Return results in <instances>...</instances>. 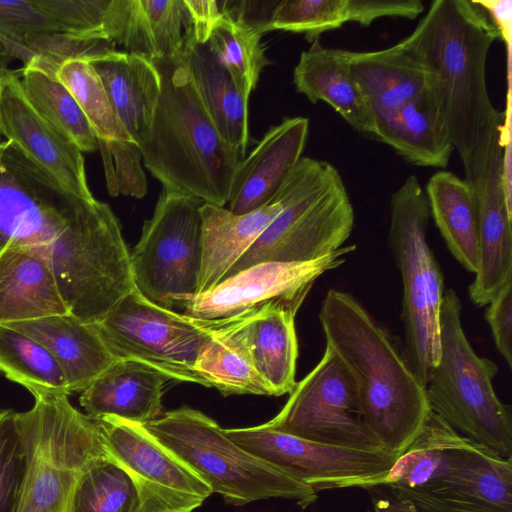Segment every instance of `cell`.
Returning a JSON list of instances; mask_svg holds the SVG:
<instances>
[{"label": "cell", "mask_w": 512, "mask_h": 512, "mask_svg": "<svg viewBox=\"0 0 512 512\" xmlns=\"http://www.w3.org/2000/svg\"><path fill=\"white\" fill-rule=\"evenodd\" d=\"M7 246L41 255L72 305L109 275L116 234L104 203L72 193L7 140L0 142V250Z\"/></svg>", "instance_id": "cell-1"}, {"label": "cell", "mask_w": 512, "mask_h": 512, "mask_svg": "<svg viewBox=\"0 0 512 512\" xmlns=\"http://www.w3.org/2000/svg\"><path fill=\"white\" fill-rule=\"evenodd\" d=\"M499 34L473 0H435L401 44L427 71L435 101L473 188L502 149L504 113L493 105L486 83L488 53Z\"/></svg>", "instance_id": "cell-2"}, {"label": "cell", "mask_w": 512, "mask_h": 512, "mask_svg": "<svg viewBox=\"0 0 512 512\" xmlns=\"http://www.w3.org/2000/svg\"><path fill=\"white\" fill-rule=\"evenodd\" d=\"M319 320L326 346L354 382L368 430L384 451L399 457L431 412L424 385L392 337L350 293L329 289Z\"/></svg>", "instance_id": "cell-3"}, {"label": "cell", "mask_w": 512, "mask_h": 512, "mask_svg": "<svg viewBox=\"0 0 512 512\" xmlns=\"http://www.w3.org/2000/svg\"><path fill=\"white\" fill-rule=\"evenodd\" d=\"M183 57L153 62L161 92L142 162L164 190L224 207L242 157L216 129Z\"/></svg>", "instance_id": "cell-4"}, {"label": "cell", "mask_w": 512, "mask_h": 512, "mask_svg": "<svg viewBox=\"0 0 512 512\" xmlns=\"http://www.w3.org/2000/svg\"><path fill=\"white\" fill-rule=\"evenodd\" d=\"M32 395L33 407L15 413L26 462L18 512H67L81 476L109 458L101 430L69 395Z\"/></svg>", "instance_id": "cell-5"}, {"label": "cell", "mask_w": 512, "mask_h": 512, "mask_svg": "<svg viewBox=\"0 0 512 512\" xmlns=\"http://www.w3.org/2000/svg\"><path fill=\"white\" fill-rule=\"evenodd\" d=\"M461 311L457 293L444 292L439 357L425 385L430 409L460 435L512 459L511 410L497 397L492 383L498 367L470 345Z\"/></svg>", "instance_id": "cell-6"}, {"label": "cell", "mask_w": 512, "mask_h": 512, "mask_svg": "<svg viewBox=\"0 0 512 512\" xmlns=\"http://www.w3.org/2000/svg\"><path fill=\"white\" fill-rule=\"evenodd\" d=\"M143 426L230 504L281 498L304 509L317 500L310 486L238 446L198 410L181 407Z\"/></svg>", "instance_id": "cell-7"}, {"label": "cell", "mask_w": 512, "mask_h": 512, "mask_svg": "<svg viewBox=\"0 0 512 512\" xmlns=\"http://www.w3.org/2000/svg\"><path fill=\"white\" fill-rule=\"evenodd\" d=\"M287 179L282 211L224 279L261 262L312 261L335 252L349 238L354 209L331 163L302 157Z\"/></svg>", "instance_id": "cell-8"}, {"label": "cell", "mask_w": 512, "mask_h": 512, "mask_svg": "<svg viewBox=\"0 0 512 512\" xmlns=\"http://www.w3.org/2000/svg\"><path fill=\"white\" fill-rule=\"evenodd\" d=\"M429 218L426 193L410 175L390 198L388 245L403 285V354L424 387L439 357L444 296L443 274L427 241Z\"/></svg>", "instance_id": "cell-9"}, {"label": "cell", "mask_w": 512, "mask_h": 512, "mask_svg": "<svg viewBox=\"0 0 512 512\" xmlns=\"http://www.w3.org/2000/svg\"><path fill=\"white\" fill-rule=\"evenodd\" d=\"M203 203L194 196L162 189L130 253L135 288L158 306L184 310L197 295Z\"/></svg>", "instance_id": "cell-10"}, {"label": "cell", "mask_w": 512, "mask_h": 512, "mask_svg": "<svg viewBox=\"0 0 512 512\" xmlns=\"http://www.w3.org/2000/svg\"><path fill=\"white\" fill-rule=\"evenodd\" d=\"M94 324L117 360L142 363L168 379L204 385L196 363L213 337L210 320L158 306L134 288Z\"/></svg>", "instance_id": "cell-11"}, {"label": "cell", "mask_w": 512, "mask_h": 512, "mask_svg": "<svg viewBox=\"0 0 512 512\" xmlns=\"http://www.w3.org/2000/svg\"><path fill=\"white\" fill-rule=\"evenodd\" d=\"M264 424L321 444L384 451L364 422L349 372L328 346L317 365L296 383L281 411Z\"/></svg>", "instance_id": "cell-12"}, {"label": "cell", "mask_w": 512, "mask_h": 512, "mask_svg": "<svg viewBox=\"0 0 512 512\" xmlns=\"http://www.w3.org/2000/svg\"><path fill=\"white\" fill-rule=\"evenodd\" d=\"M223 431L250 454L316 492L381 486L398 458L385 451L357 450L308 441L265 424Z\"/></svg>", "instance_id": "cell-13"}, {"label": "cell", "mask_w": 512, "mask_h": 512, "mask_svg": "<svg viewBox=\"0 0 512 512\" xmlns=\"http://www.w3.org/2000/svg\"><path fill=\"white\" fill-rule=\"evenodd\" d=\"M110 460L132 479L139 512H192L210 487L143 425L114 416L95 419Z\"/></svg>", "instance_id": "cell-14"}, {"label": "cell", "mask_w": 512, "mask_h": 512, "mask_svg": "<svg viewBox=\"0 0 512 512\" xmlns=\"http://www.w3.org/2000/svg\"><path fill=\"white\" fill-rule=\"evenodd\" d=\"M388 489L428 512H512V459L466 438L426 485Z\"/></svg>", "instance_id": "cell-15"}, {"label": "cell", "mask_w": 512, "mask_h": 512, "mask_svg": "<svg viewBox=\"0 0 512 512\" xmlns=\"http://www.w3.org/2000/svg\"><path fill=\"white\" fill-rule=\"evenodd\" d=\"M355 245L308 262H261L224 279L207 292L196 295L184 314L200 320L229 319L267 302L310 291L322 274L345 262Z\"/></svg>", "instance_id": "cell-16"}, {"label": "cell", "mask_w": 512, "mask_h": 512, "mask_svg": "<svg viewBox=\"0 0 512 512\" xmlns=\"http://www.w3.org/2000/svg\"><path fill=\"white\" fill-rule=\"evenodd\" d=\"M307 294L273 300L229 319L210 320L213 333L248 359L274 396L290 394L296 385L295 316Z\"/></svg>", "instance_id": "cell-17"}, {"label": "cell", "mask_w": 512, "mask_h": 512, "mask_svg": "<svg viewBox=\"0 0 512 512\" xmlns=\"http://www.w3.org/2000/svg\"><path fill=\"white\" fill-rule=\"evenodd\" d=\"M0 131L63 187L85 199L89 189L83 152L39 115L25 98L16 70H5L0 90Z\"/></svg>", "instance_id": "cell-18"}, {"label": "cell", "mask_w": 512, "mask_h": 512, "mask_svg": "<svg viewBox=\"0 0 512 512\" xmlns=\"http://www.w3.org/2000/svg\"><path fill=\"white\" fill-rule=\"evenodd\" d=\"M105 34L152 62L183 57L197 44L185 0H110Z\"/></svg>", "instance_id": "cell-19"}, {"label": "cell", "mask_w": 512, "mask_h": 512, "mask_svg": "<svg viewBox=\"0 0 512 512\" xmlns=\"http://www.w3.org/2000/svg\"><path fill=\"white\" fill-rule=\"evenodd\" d=\"M308 135L309 119L302 116L285 117L270 127L252 152L240 161L228 210L244 214L271 201L303 157Z\"/></svg>", "instance_id": "cell-20"}, {"label": "cell", "mask_w": 512, "mask_h": 512, "mask_svg": "<svg viewBox=\"0 0 512 512\" xmlns=\"http://www.w3.org/2000/svg\"><path fill=\"white\" fill-rule=\"evenodd\" d=\"M502 149L473 190L478 216L479 264L469 286L470 300L486 306L497 291L512 279V211L504 195L501 173Z\"/></svg>", "instance_id": "cell-21"}, {"label": "cell", "mask_w": 512, "mask_h": 512, "mask_svg": "<svg viewBox=\"0 0 512 512\" xmlns=\"http://www.w3.org/2000/svg\"><path fill=\"white\" fill-rule=\"evenodd\" d=\"M289 192L288 179L264 206L244 214L210 203L200 208L202 262L197 295L218 285L235 263L282 211Z\"/></svg>", "instance_id": "cell-22"}, {"label": "cell", "mask_w": 512, "mask_h": 512, "mask_svg": "<svg viewBox=\"0 0 512 512\" xmlns=\"http://www.w3.org/2000/svg\"><path fill=\"white\" fill-rule=\"evenodd\" d=\"M118 120L139 148L147 140L161 92L156 65L144 56L112 50L89 60Z\"/></svg>", "instance_id": "cell-23"}, {"label": "cell", "mask_w": 512, "mask_h": 512, "mask_svg": "<svg viewBox=\"0 0 512 512\" xmlns=\"http://www.w3.org/2000/svg\"><path fill=\"white\" fill-rule=\"evenodd\" d=\"M45 346L59 363L70 393L84 391L117 359L94 323L72 314L6 324Z\"/></svg>", "instance_id": "cell-24"}, {"label": "cell", "mask_w": 512, "mask_h": 512, "mask_svg": "<svg viewBox=\"0 0 512 512\" xmlns=\"http://www.w3.org/2000/svg\"><path fill=\"white\" fill-rule=\"evenodd\" d=\"M70 314L48 262L23 246L0 250V325Z\"/></svg>", "instance_id": "cell-25"}, {"label": "cell", "mask_w": 512, "mask_h": 512, "mask_svg": "<svg viewBox=\"0 0 512 512\" xmlns=\"http://www.w3.org/2000/svg\"><path fill=\"white\" fill-rule=\"evenodd\" d=\"M166 380L142 363L117 360L81 392L79 403L92 419L114 416L144 425L161 415Z\"/></svg>", "instance_id": "cell-26"}, {"label": "cell", "mask_w": 512, "mask_h": 512, "mask_svg": "<svg viewBox=\"0 0 512 512\" xmlns=\"http://www.w3.org/2000/svg\"><path fill=\"white\" fill-rule=\"evenodd\" d=\"M293 82L311 103L329 104L353 129L374 136L372 108L350 73L343 49L314 42L300 54Z\"/></svg>", "instance_id": "cell-27"}, {"label": "cell", "mask_w": 512, "mask_h": 512, "mask_svg": "<svg viewBox=\"0 0 512 512\" xmlns=\"http://www.w3.org/2000/svg\"><path fill=\"white\" fill-rule=\"evenodd\" d=\"M374 137L406 162L446 168L454 151L440 111L427 91L394 111L375 118Z\"/></svg>", "instance_id": "cell-28"}, {"label": "cell", "mask_w": 512, "mask_h": 512, "mask_svg": "<svg viewBox=\"0 0 512 512\" xmlns=\"http://www.w3.org/2000/svg\"><path fill=\"white\" fill-rule=\"evenodd\" d=\"M344 54L375 118L394 111L427 88L426 69L400 41L381 50H344Z\"/></svg>", "instance_id": "cell-29"}, {"label": "cell", "mask_w": 512, "mask_h": 512, "mask_svg": "<svg viewBox=\"0 0 512 512\" xmlns=\"http://www.w3.org/2000/svg\"><path fill=\"white\" fill-rule=\"evenodd\" d=\"M183 59L219 134L244 159L249 141L248 99L217 63L207 43L193 45Z\"/></svg>", "instance_id": "cell-30"}, {"label": "cell", "mask_w": 512, "mask_h": 512, "mask_svg": "<svg viewBox=\"0 0 512 512\" xmlns=\"http://www.w3.org/2000/svg\"><path fill=\"white\" fill-rule=\"evenodd\" d=\"M425 193L430 216L449 251L464 269L475 274L479 264L478 216L467 182L447 170L435 172Z\"/></svg>", "instance_id": "cell-31"}, {"label": "cell", "mask_w": 512, "mask_h": 512, "mask_svg": "<svg viewBox=\"0 0 512 512\" xmlns=\"http://www.w3.org/2000/svg\"><path fill=\"white\" fill-rule=\"evenodd\" d=\"M22 92L34 110L69 138L82 152L98 149V140L81 107L56 78L35 64L16 70Z\"/></svg>", "instance_id": "cell-32"}, {"label": "cell", "mask_w": 512, "mask_h": 512, "mask_svg": "<svg viewBox=\"0 0 512 512\" xmlns=\"http://www.w3.org/2000/svg\"><path fill=\"white\" fill-rule=\"evenodd\" d=\"M466 437L432 410L415 440L396 459L381 486L418 489L437 477Z\"/></svg>", "instance_id": "cell-33"}, {"label": "cell", "mask_w": 512, "mask_h": 512, "mask_svg": "<svg viewBox=\"0 0 512 512\" xmlns=\"http://www.w3.org/2000/svg\"><path fill=\"white\" fill-rule=\"evenodd\" d=\"M262 35L256 27L223 12L207 43L217 63L229 73L248 100L262 70L270 64L261 42Z\"/></svg>", "instance_id": "cell-34"}, {"label": "cell", "mask_w": 512, "mask_h": 512, "mask_svg": "<svg viewBox=\"0 0 512 512\" xmlns=\"http://www.w3.org/2000/svg\"><path fill=\"white\" fill-rule=\"evenodd\" d=\"M0 372L31 394H71L52 353L34 338L5 325H0Z\"/></svg>", "instance_id": "cell-35"}, {"label": "cell", "mask_w": 512, "mask_h": 512, "mask_svg": "<svg viewBox=\"0 0 512 512\" xmlns=\"http://www.w3.org/2000/svg\"><path fill=\"white\" fill-rule=\"evenodd\" d=\"M55 76L81 107L98 143H134L118 120L101 78L89 59H68L60 64Z\"/></svg>", "instance_id": "cell-36"}, {"label": "cell", "mask_w": 512, "mask_h": 512, "mask_svg": "<svg viewBox=\"0 0 512 512\" xmlns=\"http://www.w3.org/2000/svg\"><path fill=\"white\" fill-rule=\"evenodd\" d=\"M136 487L109 458L93 464L79 479L67 512H139Z\"/></svg>", "instance_id": "cell-37"}, {"label": "cell", "mask_w": 512, "mask_h": 512, "mask_svg": "<svg viewBox=\"0 0 512 512\" xmlns=\"http://www.w3.org/2000/svg\"><path fill=\"white\" fill-rule=\"evenodd\" d=\"M196 371L204 386L214 387L223 395L274 396L269 384L248 359L236 347L214 333L197 360Z\"/></svg>", "instance_id": "cell-38"}, {"label": "cell", "mask_w": 512, "mask_h": 512, "mask_svg": "<svg viewBox=\"0 0 512 512\" xmlns=\"http://www.w3.org/2000/svg\"><path fill=\"white\" fill-rule=\"evenodd\" d=\"M355 22L354 0H280L276 1L270 30L303 34L313 44L330 30Z\"/></svg>", "instance_id": "cell-39"}, {"label": "cell", "mask_w": 512, "mask_h": 512, "mask_svg": "<svg viewBox=\"0 0 512 512\" xmlns=\"http://www.w3.org/2000/svg\"><path fill=\"white\" fill-rule=\"evenodd\" d=\"M15 411L0 409V512H18L26 472Z\"/></svg>", "instance_id": "cell-40"}, {"label": "cell", "mask_w": 512, "mask_h": 512, "mask_svg": "<svg viewBox=\"0 0 512 512\" xmlns=\"http://www.w3.org/2000/svg\"><path fill=\"white\" fill-rule=\"evenodd\" d=\"M61 33L86 40H108L106 14L110 0H37Z\"/></svg>", "instance_id": "cell-41"}, {"label": "cell", "mask_w": 512, "mask_h": 512, "mask_svg": "<svg viewBox=\"0 0 512 512\" xmlns=\"http://www.w3.org/2000/svg\"><path fill=\"white\" fill-rule=\"evenodd\" d=\"M103 161L108 192L111 196L125 195L143 198L147 193V178L141 166L142 154L133 142L98 144Z\"/></svg>", "instance_id": "cell-42"}, {"label": "cell", "mask_w": 512, "mask_h": 512, "mask_svg": "<svg viewBox=\"0 0 512 512\" xmlns=\"http://www.w3.org/2000/svg\"><path fill=\"white\" fill-rule=\"evenodd\" d=\"M48 33L61 32L37 0H0V44Z\"/></svg>", "instance_id": "cell-43"}, {"label": "cell", "mask_w": 512, "mask_h": 512, "mask_svg": "<svg viewBox=\"0 0 512 512\" xmlns=\"http://www.w3.org/2000/svg\"><path fill=\"white\" fill-rule=\"evenodd\" d=\"M488 322L498 352L512 366V279L507 281L487 304Z\"/></svg>", "instance_id": "cell-44"}, {"label": "cell", "mask_w": 512, "mask_h": 512, "mask_svg": "<svg viewBox=\"0 0 512 512\" xmlns=\"http://www.w3.org/2000/svg\"><path fill=\"white\" fill-rule=\"evenodd\" d=\"M487 14L497 30L507 51V82H511L512 63V1L511 0H473Z\"/></svg>", "instance_id": "cell-45"}, {"label": "cell", "mask_w": 512, "mask_h": 512, "mask_svg": "<svg viewBox=\"0 0 512 512\" xmlns=\"http://www.w3.org/2000/svg\"><path fill=\"white\" fill-rule=\"evenodd\" d=\"M193 24L197 44H206L213 27L221 17L222 3L216 0H185Z\"/></svg>", "instance_id": "cell-46"}, {"label": "cell", "mask_w": 512, "mask_h": 512, "mask_svg": "<svg viewBox=\"0 0 512 512\" xmlns=\"http://www.w3.org/2000/svg\"><path fill=\"white\" fill-rule=\"evenodd\" d=\"M375 512H428L419 506L390 495L373 499Z\"/></svg>", "instance_id": "cell-47"}, {"label": "cell", "mask_w": 512, "mask_h": 512, "mask_svg": "<svg viewBox=\"0 0 512 512\" xmlns=\"http://www.w3.org/2000/svg\"><path fill=\"white\" fill-rule=\"evenodd\" d=\"M5 70H6L5 68H3L2 66H0V90H1L2 78H3V75H4ZM0 134H1V131H0Z\"/></svg>", "instance_id": "cell-48"}]
</instances>
